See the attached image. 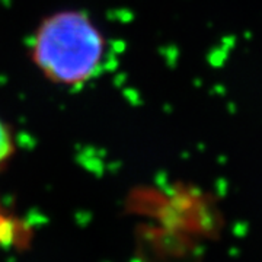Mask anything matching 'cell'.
Here are the masks:
<instances>
[{"mask_svg": "<svg viewBox=\"0 0 262 262\" xmlns=\"http://www.w3.org/2000/svg\"><path fill=\"white\" fill-rule=\"evenodd\" d=\"M13 153V140L8 127L0 120V165L5 163Z\"/></svg>", "mask_w": 262, "mask_h": 262, "instance_id": "obj_2", "label": "cell"}, {"mask_svg": "<svg viewBox=\"0 0 262 262\" xmlns=\"http://www.w3.org/2000/svg\"><path fill=\"white\" fill-rule=\"evenodd\" d=\"M103 38L80 12H60L46 19L35 34L32 58L50 80L79 84L92 79L101 66Z\"/></svg>", "mask_w": 262, "mask_h": 262, "instance_id": "obj_1", "label": "cell"}]
</instances>
